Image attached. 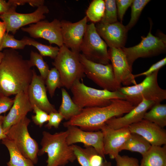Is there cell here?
<instances>
[{"instance_id": "11", "label": "cell", "mask_w": 166, "mask_h": 166, "mask_svg": "<svg viewBox=\"0 0 166 166\" xmlns=\"http://www.w3.org/2000/svg\"><path fill=\"white\" fill-rule=\"evenodd\" d=\"M49 12L48 7L43 5L38 7L34 11L31 13L22 14L16 11L9 12L0 14V18L6 25V32L14 34L23 26L44 19L45 18V14Z\"/></svg>"}, {"instance_id": "37", "label": "cell", "mask_w": 166, "mask_h": 166, "mask_svg": "<svg viewBox=\"0 0 166 166\" xmlns=\"http://www.w3.org/2000/svg\"><path fill=\"white\" fill-rule=\"evenodd\" d=\"M133 1V0H116L117 15L121 22L122 23L126 11L131 5Z\"/></svg>"}, {"instance_id": "22", "label": "cell", "mask_w": 166, "mask_h": 166, "mask_svg": "<svg viewBox=\"0 0 166 166\" xmlns=\"http://www.w3.org/2000/svg\"><path fill=\"white\" fill-rule=\"evenodd\" d=\"M142 156L140 166H166V145H152Z\"/></svg>"}, {"instance_id": "35", "label": "cell", "mask_w": 166, "mask_h": 166, "mask_svg": "<svg viewBox=\"0 0 166 166\" xmlns=\"http://www.w3.org/2000/svg\"><path fill=\"white\" fill-rule=\"evenodd\" d=\"M33 110L35 115L32 116V121L36 125L41 128L45 122L48 121L49 114L35 105H33Z\"/></svg>"}, {"instance_id": "29", "label": "cell", "mask_w": 166, "mask_h": 166, "mask_svg": "<svg viewBox=\"0 0 166 166\" xmlns=\"http://www.w3.org/2000/svg\"><path fill=\"white\" fill-rule=\"evenodd\" d=\"M71 145L76 160L81 166H90L89 160L91 156L97 153L95 149L91 146H85V148H83L74 144Z\"/></svg>"}, {"instance_id": "8", "label": "cell", "mask_w": 166, "mask_h": 166, "mask_svg": "<svg viewBox=\"0 0 166 166\" xmlns=\"http://www.w3.org/2000/svg\"><path fill=\"white\" fill-rule=\"evenodd\" d=\"M107 45L97 33L95 25L87 24L80 46V52L87 59L103 65L109 64Z\"/></svg>"}, {"instance_id": "18", "label": "cell", "mask_w": 166, "mask_h": 166, "mask_svg": "<svg viewBox=\"0 0 166 166\" xmlns=\"http://www.w3.org/2000/svg\"><path fill=\"white\" fill-rule=\"evenodd\" d=\"M45 84V81L33 69L32 79L27 90L29 100L33 106L35 105L48 113L57 112L48 98Z\"/></svg>"}, {"instance_id": "38", "label": "cell", "mask_w": 166, "mask_h": 166, "mask_svg": "<svg viewBox=\"0 0 166 166\" xmlns=\"http://www.w3.org/2000/svg\"><path fill=\"white\" fill-rule=\"evenodd\" d=\"M49 118L48 123L45 127L50 129L53 127L56 128H58L61 122L64 119L63 116L57 112H52L49 113Z\"/></svg>"}, {"instance_id": "21", "label": "cell", "mask_w": 166, "mask_h": 166, "mask_svg": "<svg viewBox=\"0 0 166 166\" xmlns=\"http://www.w3.org/2000/svg\"><path fill=\"white\" fill-rule=\"evenodd\" d=\"M155 104L152 101L143 99L140 103L124 115L112 118L105 124L114 129L128 127L143 120L145 113Z\"/></svg>"}, {"instance_id": "44", "label": "cell", "mask_w": 166, "mask_h": 166, "mask_svg": "<svg viewBox=\"0 0 166 166\" xmlns=\"http://www.w3.org/2000/svg\"><path fill=\"white\" fill-rule=\"evenodd\" d=\"M6 32V27L5 23L0 21V43Z\"/></svg>"}, {"instance_id": "1", "label": "cell", "mask_w": 166, "mask_h": 166, "mask_svg": "<svg viewBox=\"0 0 166 166\" xmlns=\"http://www.w3.org/2000/svg\"><path fill=\"white\" fill-rule=\"evenodd\" d=\"M0 62V94L9 97L27 92L33 75L29 60L11 49L4 50Z\"/></svg>"}, {"instance_id": "24", "label": "cell", "mask_w": 166, "mask_h": 166, "mask_svg": "<svg viewBox=\"0 0 166 166\" xmlns=\"http://www.w3.org/2000/svg\"><path fill=\"white\" fill-rule=\"evenodd\" d=\"M62 101L58 112L65 120L68 121L79 114L82 109L73 101L69 94L64 88L61 89Z\"/></svg>"}, {"instance_id": "20", "label": "cell", "mask_w": 166, "mask_h": 166, "mask_svg": "<svg viewBox=\"0 0 166 166\" xmlns=\"http://www.w3.org/2000/svg\"><path fill=\"white\" fill-rule=\"evenodd\" d=\"M14 104L10 111L5 116L2 127L6 134L10 128L26 116L27 113L33 110L27 92H21L15 95Z\"/></svg>"}, {"instance_id": "36", "label": "cell", "mask_w": 166, "mask_h": 166, "mask_svg": "<svg viewBox=\"0 0 166 166\" xmlns=\"http://www.w3.org/2000/svg\"><path fill=\"white\" fill-rule=\"evenodd\" d=\"M115 159L117 166H140L138 160L134 157L119 154Z\"/></svg>"}, {"instance_id": "32", "label": "cell", "mask_w": 166, "mask_h": 166, "mask_svg": "<svg viewBox=\"0 0 166 166\" xmlns=\"http://www.w3.org/2000/svg\"><path fill=\"white\" fill-rule=\"evenodd\" d=\"M29 60L32 67L36 66L37 67L40 72V76L45 81L49 69L48 65L44 61L43 57L37 52L31 51Z\"/></svg>"}, {"instance_id": "7", "label": "cell", "mask_w": 166, "mask_h": 166, "mask_svg": "<svg viewBox=\"0 0 166 166\" xmlns=\"http://www.w3.org/2000/svg\"><path fill=\"white\" fill-rule=\"evenodd\" d=\"M30 120L26 116L12 126L6 133L7 137L15 144L21 153L34 164L38 161V144L30 136L28 127Z\"/></svg>"}, {"instance_id": "16", "label": "cell", "mask_w": 166, "mask_h": 166, "mask_svg": "<svg viewBox=\"0 0 166 166\" xmlns=\"http://www.w3.org/2000/svg\"><path fill=\"white\" fill-rule=\"evenodd\" d=\"M100 130L103 135L104 154L109 155L111 158L115 159L119 155L121 148L131 133L128 127L114 129L106 124Z\"/></svg>"}, {"instance_id": "25", "label": "cell", "mask_w": 166, "mask_h": 166, "mask_svg": "<svg viewBox=\"0 0 166 166\" xmlns=\"http://www.w3.org/2000/svg\"><path fill=\"white\" fill-rule=\"evenodd\" d=\"M152 145L140 135L131 133L129 137L122 147L121 151L127 150L137 152L142 156L150 149Z\"/></svg>"}, {"instance_id": "40", "label": "cell", "mask_w": 166, "mask_h": 166, "mask_svg": "<svg viewBox=\"0 0 166 166\" xmlns=\"http://www.w3.org/2000/svg\"><path fill=\"white\" fill-rule=\"evenodd\" d=\"M14 101V99L0 94V115L10 109Z\"/></svg>"}, {"instance_id": "34", "label": "cell", "mask_w": 166, "mask_h": 166, "mask_svg": "<svg viewBox=\"0 0 166 166\" xmlns=\"http://www.w3.org/2000/svg\"><path fill=\"white\" fill-rule=\"evenodd\" d=\"M26 45L22 39H16L13 35L6 32L0 43V51L7 48L15 50L22 49Z\"/></svg>"}, {"instance_id": "2", "label": "cell", "mask_w": 166, "mask_h": 166, "mask_svg": "<svg viewBox=\"0 0 166 166\" xmlns=\"http://www.w3.org/2000/svg\"><path fill=\"white\" fill-rule=\"evenodd\" d=\"M135 107L125 100L113 99L110 104L106 106L82 109L79 114L64 122L63 125L66 128L77 126L86 131H98L109 119L121 117Z\"/></svg>"}, {"instance_id": "42", "label": "cell", "mask_w": 166, "mask_h": 166, "mask_svg": "<svg viewBox=\"0 0 166 166\" xmlns=\"http://www.w3.org/2000/svg\"><path fill=\"white\" fill-rule=\"evenodd\" d=\"M16 6L23 5L28 4L33 7H37L44 5L45 1L43 0H11Z\"/></svg>"}, {"instance_id": "26", "label": "cell", "mask_w": 166, "mask_h": 166, "mask_svg": "<svg viewBox=\"0 0 166 166\" xmlns=\"http://www.w3.org/2000/svg\"><path fill=\"white\" fill-rule=\"evenodd\" d=\"M149 109L144 114L143 119L164 128L166 126V105L155 104Z\"/></svg>"}, {"instance_id": "39", "label": "cell", "mask_w": 166, "mask_h": 166, "mask_svg": "<svg viewBox=\"0 0 166 166\" xmlns=\"http://www.w3.org/2000/svg\"><path fill=\"white\" fill-rule=\"evenodd\" d=\"M166 64V57H165L157 62L153 64L146 71L138 74H134L135 78L142 76H148L153 73L160 69Z\"/></svg>"}, {"instance_id": "46", "label": "cell", "mask_w": 166, "mask_h": 166, "mask_svg": "<svg viewBox=\"0 0 166 166\" xmlns=\"http://www.w3.org/2000/svg\"><path fill=\"white\" fill-rule=\"evenodd\" d=\"M101 166H112L111 162L105 160L103 161Z\"/></svg>"}, {"instance_id": "28", "label": "cell", "mask_w": 166, "mask_h": 166, "mask_svg": "<svg viewBox=\"0 0 166 166\" xmlns=\"http://www.w3.org/2000/svg\"><path fill=\"white\" fill-rule=\"evenodd\" d=\"M105 9L104 1L94 0L90 4L86 11V16L93 23L99 22L103 16Z\"/></svg>"}, {"instance_id": "12", "label": "cell", "mask_w": 166, "mask_h": 166, "mask_svg": "<svg viewBox=\"0 0 166 166\" xmlns=\"http://www.w3.org/2000/svg\"><path fill=\"white\" fill-rule=\"evenodd\" d=\"M22 30L28 33L35 38H42L47 40L50 44H54L59 48L63 45L60 21L57 19L49 22L41 20L30 24L28 27L21 28Z\"/></svg>"}, {"instance_id": "14", "label": "cell", "mask_w": 166, "mask_h": 166, "mask_svg": "<svg viewBox=\"0 0 166 166\" xmlns=\"http://www.w3.org/2000/svg\"><path fill=\"white\" fill-rule=\"evenodd\" d=\"M66 128L68 132L66 140L69 145L81 143H83L85 146H91L105 160L103 135L101 130L95 132L86 131L74 126H69Z\"/></svg>"}, {"instance_id": "10", "label": "cell", "mask_w": 166, "mask_h": 166, "mask_svg": "<svg viewBox=\"0 0 166 166\" xmlns=\"http://www.w3.org/2000/svg\"><path fill=\"white\" fill-rule=\"evenodd\" d=\"M79 58L85 74L103 89L113 92L121 87L115 80L111 64L105 65L93 62L87 59L81 53Z\"/></svg>"}, {"instance_id": "47", "label": "cell", "mask_w": 166, "mask_h": 166, "mask_svg": "<svg viewBox=\"0 0 166 166\" xmlns=\"http://www.w3.org/2000/svg\"><path fill=\"white\" fill-rule=\"evenodd\" d=\"M4 56V54L3 52L0 51V62L1 61Z\"/></svg>"}, {"instance_id": "43", "label": "cell", "mask_w": 166, "mask_h": 166, "mask_svg": "<svg viewBox=\"0 0 166 166\" xmlns=\"http://www.w3.org/2000/svg\"><path fill=\"white\" fill-rule=\"evenodd\" d=\"M103 158L97 153L92 155L90 158V166H101L103 162Z\"/></svg>"}, {"instance_id": "33", "label": "cell", "mask_w": 166, "mask_h": 166, "mask_svg": "<svg viewBox=\"0 0 166 166\" xmlns=\"http://www.w3.org/2000/svg\"><path fill=\"white\" fill-rule=\"evenodd\" d=\"M150 1L149 0H133L131 5V18L128 24L125 26L128 31L135 25L142 10Z\"/></svg>"}, {"instance_id": "27", "label": "cell", "mask_w": 166, "mask_h": 166, "mask_svg": "<svg viewBox=\"0 0 166 166\" xmlns=\"http://www.w3.org/2000/svg\"><path fill=\"white\" fill-rule=\"evenodd\" d=\"M22 39L26 45H32L35 47L42 57H49L54 59L58 53L59 48L57 46L43 44L34 39L26 37H24Z\"/></svg>"}, {"instance_id": "9", "label": "cell", "mask_w": 166, "mask_h": 166, "mask_svg": "<svg viewBox=\"0 0 166 166\" xmlns=\"http://www.w3.org/2000/svg\"><path fill=\"white\" fill-rule=\"evenodd\" d=\"M152 25L146 37H141V40L134 46L121 48L125 54L130 67L132 69L134 62L139 58L148 57L164 53L166 41L163 37L155 36L151 33Z\"/></svg>"}, {"instance_id": "17", "label": "cell", "mask_w": 166, "mask_h": 166, "mask_svg": "<svg viewBox=\"0 0 166 166\" xmlns=\"http://www.w3.org/2000/svg\"><path fill=\"white\" fill-rule=\"evenodd\" d=\"M95 26L97 33L109 48L124 47L128 30L122 23L118 21L111 24L98 22Z\"/></svg>"}, {"instance_id": "6", "label": "cell", "mask_w": 166, "mask_h": 166, "mask_svg": "<svg viewBox=\"0 0 166 166\" xmlns=\"http://www.w3.org/2000/svg\"><path fill=\"white\" fill-rule=\"evenodd\" d=\"M79 54L72 52L63 45L59 48L58 53L52 62L60 74L63 87L68 89L75 81L85 76Z\"/></svg>"}, {"instance_id": "41", "label": "cell", "mask_w": 166, "mask_h": 166, "mask_svg": "<svg viewBox=\"0 0 166 166\" xmlns=\"http://www.w3.org/2000/svg\"><path fill=\"white\" fill-rule=\"evenodd\" d=\"M17 6L11 0H9L7 2L5 0H0V14L16 11Z\"/></svg>"}, {"instance_id": "19", "label": "cell", "mask_w": 166, "mask_h": 166, "mask_svg": "<svg viewBox=\"0 0 166 166\" xmlns=\"http://www.w3.org/2000/svg\"><path fill=\"white\" fill-rule=\"evenodd\" d=\"M131 133L138 134L152 145L162 146L166 144V131L156 124L143 119L130 125Z\"/></svg>"}, {"instance_id": "45", "label": "cell", "mask_w": 166, "mask_h": 166, "mask_svg": "<svg viewBox=\"0 0 166 166\" xmlns=\"http://www.w3.org/2000/svg\"><path fill=\"white\" fill-rule=\"evenodd\" d=\"M3 121H0V140L7 137L6 134L4 132L2 127Z\"/></svg>"}, {"instance_id": "31", "label": "cell", "mask_w": 166, "mask_h": 166, "mask_svg": "<svg viewBox=\"0 0 166 166\" xmlns=\"http://www.w3.org/2000/svg\"><path fill=\"white\" fill-rule=\"evenodd\" d=\"M103 16L99 22L103 24H111L117 22V10L115 0H105Z\"/></svg>"}, {"instance_id": "48", "label": "cell", "mask_w": 166, "mask_h": 166, "mask_svg": "<svg viewBox=\"0 0 166 166\" xmlns=\"http://www.w3.org/2000/svg\"><path fill=\"white\" fill-rule=\"evenodd\" d=\"M4 117H5V116H2V115H0V121L3 120L4 118Z\"/></svg>"}, {"instance_id": "15", "label": "cell", "mask_w": 166, "mask_h": 166, "mask_svg": "<svg viewBox=\"0 0 166 166\" xmlns=\"http://www.w3.org/2000/svg\"><path fill=\"white\" fill-rule=\"evenodd\" d=\"M87 20L85 16L75 23L65 20L60 21L63 45L75 53H80V46L86 30Z\"/></svg>"}, {"instance_id": "4", "label": "cell", "mask_w": 166, "mask_h": 166, "mask_svg": "<svg viewBox=\"0 0 166 166\" xmlns=\"http://www.w3.org/2000/svg\"><path fill=\"white\" fill-rule=\"evenodd\" d=\"M159 70L146 77L140 83L132 86L121 87L118 91L125 99L134 106L140 103L143 99L159 103L166 99V90L159 86L157 81Z\"/></svg>"}, {"instance_id": "13", "label": "cell", "mask_w": 166, "mask_h": 166, "mask_svg": "<svg viewBox=\"0 0 166 166\" xmlns=\"http://www.w3.org/2000/svg\"><path fill=\"white\" fill-rule=\"evenodd\" d=\"M110 61L112 63L115 80L121 87L128 86L137 83L132 69L130 66L126 56L121 48H109L108 50Z\"/></svg>"}, {"instance_id": "5", "label": "cell", "mask_w": 166, "mask_h": 166, "mask_svg": "<svg viewBox=\"0 0 166 166\" xmlns=\"http://www.w3.org/2000/svg\"><path fill=\"white\" fill-rule=\"evenodd\" d=\"M70 89L72 100L81 109L106 106L110 104L113 99L125 100L118 90L113 92L95 89L87 86L80 80L75 81Z\"/></svg>"}, {"instance_id": "30", "label": "cell", "mask_w": 166, "mask_h": 166, "mask_svg": "<svg viewBox=\"0 0 166 166\" xmlns=\"http://www.w3.org/2000/svg\"><path fill=\"white\" fill-rule=\"evenodd\" d=\"M45 82L46 89L51 98L54 96L57 88L63 87L60 74L55 67L49 70Z\"/></svg>"}, {"instance_id": "3", "label": "cell", "mask_w": 166, "mask_h": 166, "mask_svg": "<svg viewBox=\"0 0 166 166\" xmlns=\"http://www.w3.org/2000/svg\"><path fill=\"white\" fill-rule=\"evenodd\" d=\"M67 130L52 134L47 131L42 132L38 156L47 153L46 166H65L69 162H73L76 158L71 145L66 142Z\"/></svg>"}, {"instance_id": "23", "label": "cell", "mask_w": 166, "mask_h": 166, "mask_svg": "<svg viewBox=\"0 0 166 166\" xmlns=\"http://www.w3.org/2000/svg\"><path fill=\"white\" fill-rule=\"evenodd\" d=\"M2 143L7 148L10 159L7 166H34L29 159L24 156L19 152L14 143L7 137L2 140Z\"/></svg>"}]
</instances>
